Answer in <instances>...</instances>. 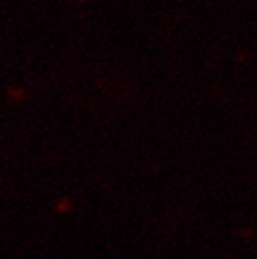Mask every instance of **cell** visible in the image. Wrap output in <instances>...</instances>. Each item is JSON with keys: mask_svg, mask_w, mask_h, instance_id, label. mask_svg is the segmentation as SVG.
<instances>
[]
</instances>
